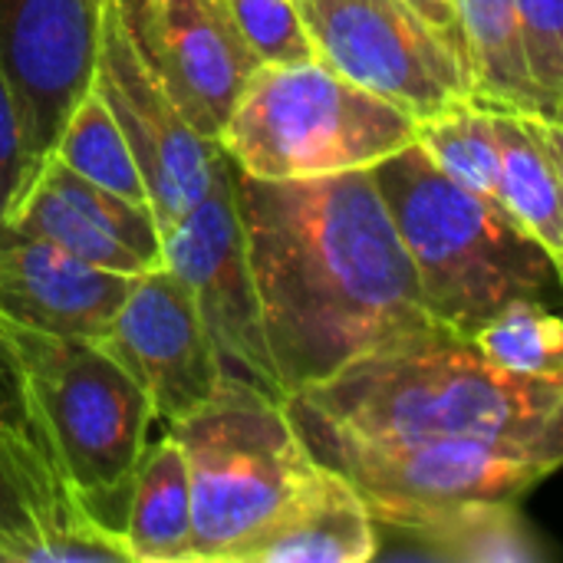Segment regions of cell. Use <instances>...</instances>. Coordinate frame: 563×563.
I'll use <instances>...</instances> for the list:
<instances>
[{"mask_svg":"<svg viewBox=\"0 0 563 563\" xmlns=\"http://www.w3.org/2000/svg\"><path fill=\"white\" fill-rule=\"evenodd\" d=\"M429 317L472 336L515 300L558 290V264L492 195L449 178L416 142L369 168Z\"/></svg>","mask_w":563,"mask_h":563,"instance_id":"cell-3","label":"cell"},{"mask_svg":"<svg viewBox=\"0 0 563 563\" xmlns=\"http://www.w3.org/2000/svg\"><path fill=\"white\" fill-rule=\"evenodd\" d=\"M33 175H36V165L30 162V155L23 148L20 122H16L7 82L0 76V224L20 201V195L26 191Z\"/></svg>","mask_w":563,"mask_h":563,"instance_id":"cell-28","label":"cell"},{"mask_svg":"<svg viewBox=\"0 0 563 563\" xmlns=\"http://www.w3.org/2000/svg\"><path fill=\"white\" fill-rule=\"evenodd\" d=\"M92 86L102 92L139 162L148 205L165 234L211 188L221 145L195 132L142 56L115 0L102 3Z\"/></svg>","mask_w":563,"mask_h":563,"instance_id":"cell-10","label":"cell"},{"mask_svg":"<svg viewBox=\"0 0 563 563\" xmlns=\"http://www.w3.org/2000/svg\"><path fill=\"white\" fill-rule=\"evenodd\" d=\"M0 234L46 241L56 251L119 277H139L165 264L152 208L132 205L46 155L0 224Z\"/></svg>","mask_w":563,"mask_h":563,"instance_id":"cell-14","label":"cell"},{"mask_svg":"<svg viewBox=\"0 0 563 563\" xmlns=\"http://www.w3.org/2000/svg\"><path fill=\"white\" fill-rule=\"evenodd\" d=\"M185 122L218 142L261 59L224 0H148L125 23Z\"/></svg>","mask_w":563,"mask_h":563,"instance_id":"cell-13","label":"cell"},{"mask_svg":"<svg viewBox=\"0 0 563 563\" xmlns=\"http://www.w3.org/2000/svg\"><path fill=\"white\" fill-rule=\"evenodd\" d=\"M224 10L231 13L261 66L317 59L294 0H224Z\"/></svg>","mask_w":563,"mask_h":563,"instance_id":"cell-26","label":"cell"},{"mask_svg":"<svg viewBox=\"0 0 563 563\" xmlns=\"http://www.w3.org/2000/svg\"><path fill=\"white\" fill-rule=\"evenodd\" d=\"M409 3H416L432 23H439L442 30H449L452 36H459L462 40V33H459V20H455V10H452V0H409Z\"/></svg>","mask_w":563,"mask_h":563,"instance_id":"cell-29","label":"cell"},{"mask_svg":"<svg viewBox=\"0 0 563 563\" xmlns=\"http://www.w3.org/2000/svg\"><path fill=\"white\" fill-rule=\"evenodd\" d=\"M119 534L132 563H195L188 462L168 432L139 459Z\"/></svg>","mask_w":563,"mask_h":563,"instance_id":"cell-18","label":"cell"},{"mask_svg":"<svg viewBox=\"0 0 563 563\" xmlns=\"http://www.w3.org/2000/svg\"><path fill=\"white\" fill-rule=\"evenodd\" d=\"M452 10L472 66L475 102L544 115L538 86L528 73L515 0H452Z\"/></svg>","mask_w":563,"mask_h":563,"instance_id":"cell-19","label":"cell"},{"mask_svg":"<svg viewBox=\"0 0 563 563\" xmlns=\"http://www.w3.org/2000/svg\"><path fill=\"white\" fill-rule=\"evenodd\" d=\"M135 277L96 271L46 241L0 234V317L73 336H99Z\"/></svg>","mask_w":563,"mask_h":563,"instance_id":"cell-15","label":"cell"},{"mask_svg":"<svg viewBox=\"0 0 563 563\" xmlns=\"http://www.w3.org/2000/svg\"><path fill=\"white\" fill-rule=\"evenodd\" d=\"M492 109L501 208L563 264V129L534 112Z\"/></svg>","mask_w":563,"mask_h":563,"instance_id":"cell-17","label":"cell"},{"mask_svg":"<svg viewBox=\"0 0 563 563\" xmlns=\"http://www.w3.org/2000/svg\"><path fill=\"white\" fill-rule=\"evenodd\" d=\"M247 267L284 396L439 327L369 168L264 181L234 168Z\"/></svg>","mask_w":563,"mask_h":563,"instance_id":"cell-1","label":"cell"},{"mask_svg":"<svg viewBox=\"0 0 563 563\" xmlns=\"http://www.w3.org/2000/svg\"><path fill=\"white\" fill-rule=\"evenodd\" d=\"M468 340L511 376L563 383V323L544 300L528 297L501 307Z\"/></svg>","mask_w":563,"mask_h":563,"instance_id":"cell-22","label":"cell"},{"mask_svg":"<svg viewBox=\"0 0 563 563\" xmlns=\"http://www.w3.org/2000/svg\"><path fill=\"white\" fill-rule=\"evenodd\" d=\"M162 254L165 267L188 287L224 379L234 389L261 393L287 406L261 323L238 214L234 165L228 155H221L201 201L162 234Z\"/></svg>","mask_w":563,"mask_h":563,"instance_id":"cell-9","label":"cell"},{"mask_svg":"<svg viewBox=\"0 0 563 563\" xmlns=\"http://www.w3.org/2000/svg\"><path fill=\"white\" fill-rule=\"evenodd\" d=\"M416 145L459 185L492 195L498 185V142L492 109L482 102H459L432 119L416 122Z\"/></svg>","mask_w":563,"mask_h":563,"instance_id":"cell-23","label":"cell"},{"mask_svg":"<svg viewBox=\"0 0 563 563\" xmlns=\"http://www.w3.org/2000/svg\"><path fill=\"white\" fill-rule=\"evenodd\" d=\"M376 528L360 492L320 462L300 495L228 563H366L379 554Z\"/></svg>","mask_w":563,"mask_h":563,"instance_id":"cell-16","label":"cell"},{"mask_svg":"<svg viewBox=\"0 0 563 563\" xmlns=\"http://www.w3.org/2000/svg\"><path fill=\"white\" fill-rule=\"evenodd\" d=\"M102 3L0 0V76L36 168L92 82Z\"/></svg>","mask_w":563,"mask_h":563,"instance_id":"cell-12","label":"cell"},{"mask_svg":"<svg viewBox=\"0 0 563 563\" xmlns=\"http://www.w3.org/2000/svg\"><path fill=\"white\" fill-rule=\"evenodd\" d=\"M165 432L188 462L195 563H228L300 495L320 465L287 406L247 389H228Z\"/></svg>","mask_w":563,"mask_h":563,"instance_id":"cell-6","label":"cell"},{"mask_svg":"<svg viewBox=\"0 0 563 563\" xmlns=\"http://www.w3.org/2000/svg\"><path fill=\"white\" fill-rule=\"evenodd\" d=\"M528 73L538 86L544 115H563V0H515Z\"/></svg>","mask_w":563,"mask_h":563,"instance_id":"cell-25","label":"cell"},{"mask_svg":"<svg viewBox=\"0 0 563 563\" xmlns=\"http://www.w3.org/2000/svg\"><path fill=\"white\" fill-rule=\"evenodd\" d=\"M86 521L92 518H86L63 495L40 485L13 455L0 449V563H23L26 551L46 531Z\"/></svg>","mask_w":563,"mask_h":563,"instance_id":"cell-24","label":"cell"},{"mask_svg":"<svg viewBox=\"0 0 563 563\" xmlns=\"http://www.w3.org/2000/svg\"><path fill=\"white\" fill-rule=\"evenodd\" d=\"M409 534L422 554L455 563H538L544 544L521 515V501H468L445 508Z\"/></svg>","mask_w":563,"mask_h":563,"instance_id":"cell-20","label":"cell"},{"mask_svg":"<svg viewBox=\"0 0 563 563\" xmlns=\"http://www.w3.org/2000/svg\"><path fill=\"white\" fill-rule=\"evenodd\" d=\"M148 0H115V7H119V13H122V20L125 23H132L139 13H142V7H145Z\"/></svg>","mask_w":563,"mask_h":563,"instance_id":"cell-30","label":"cell"},{"mask_svg":"<svg viewBox=\"0 0 563 563\" xmlns=\"http://www.w3.org/2000/svg\"><path fill=\"white\" fill-rule=\"evenodd\" d=\"M416 142V119L320 59L261 66L234 102L218 145L241 175L264 181L373 168Z\"/></svg>","mask_w":563,"mask_h":563,"instance_id":"cell-5","label":"cell"},{"mask_svg":"<svg viewBox=\"0 0 563 563\" xmlns=\"http://www.w3.org/2000/svg\"><path fill=\"white\" fill-rule=\"evenodd\" d=\"M287 412L303 442L478 439L563 459V383L511 376L445 327L343 366Z\"/></svg>","mask_w":563,"mask_h":563,"instance_id":"cell-2","label":"cell"},{"mask_svg":"<svg viewBox=\"0 0 563 563\" xmlns=\"http://www.w3.org/2000/svg\"><path fill=\"white\" fill-rule=\"evenodd\" d=\"M0 346L66 492L86 518L119 534L152 426L142 386L96 336L49 333L0 317Z\"/></svg>","mask_w":563,"mask_h":563,"instance_id":"cell-4","label":"cell"},{"mask_svg":"<svg viewBox=\"0 0 563 563\" xmlns=\"http://www.w3.org/2000/svg\"><path fill=\"white\" fill-rule=\"evenodd\" d=\"M49 155H56L79 178H86L132 205L152 208L139 162L132 155V145L125 139L122 125L115 122L112 109L106 106L102 92L92 82L82 92V99L73 106Z\"/></svg>","mask_w":563,"mask_h":563,"instance_id":"cell-21","label":"cell"},{"mask_svg":"<svg viewBox=\"0 0 563 563\" xmlns=\"http://www.w3.org/2000/svg\"><path fill=\"white\" fill-rule=\"evenodd\" d=\"M313 56L416 122L475 99L459 36L409 0H294Z\"/></svg>","mask_w":563,"mask_h":563,"instance_id":"cell-8","label":"cell"},{"mask_svg":"<svg viewBox=\"0 0 563 563\" xmlns=\"http://www.w3.org/2000/svg\"><path fill=\"white\" fill-rule=\"evenodd\" d=\"M313 459L336 468L383 528L419 521L468 501H525L563 459L478 439L350 442L313 439Z\"/></svg>","mask_w":563,"mask_h":563,"instance_id":"cell-7","label":"cell"},{"mask_svg":"<svg viewBox=\"0 0 563 563\" xmlns=\"http://www.w3.org/2000/svg\"><path fill=\"white\" fill-rule=\"evenodd\" d=\"M0 449L7 455H13L40 485H46L49 492L63 495L66 501H73V495L66 492L59 472H56V462L30 416V406H26V396H23V386L16 379V369L13 363L7 360L3 346H0ZM76 505V501H73ZM79 508V505H76ZM82 511V508H79Z\"/></svg>","mask_w":563,"mask_h":563,"instance_id":"cell-27","label":"cell"},{"mask_svg":"<svg viewBox=\"0 0 563 563\" xmlns=\"http://www.w3.org/2000/svg\"><path fill=\"white\" fill-rule=\"evenodd\" d=\"M96 340L142 386L152 422L165 429L234 389L224 379L188 287L165 264L132 280L125 300Z\"/></svg>","mask_w":563,"mask_h":563,"instance_id":"cell-11","label":"cell"}]
</instances>
